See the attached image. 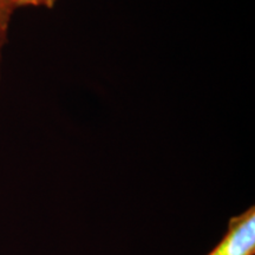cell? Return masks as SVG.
I'll return each mask as SVG.
<instances>
[{
	"label": "cell",
	"mask_w": 255,
	"mask_h": 255,
	"mask_svg": "<svg viewBox=\"0 0 255 255\" xmlns=\"http://www.w3.org/2000/svg\"><path fill=\"white\" fill-rule=\"evenodd\" d=\"M6 36H7V33H4V32H0V52H1L2 46H4V44H5V41H6Z\"/></svg>",
	"instance_id": "obj_4"
},
{
	"label": "cell",
	"mask_w": 255,
	"mask_h": 255,
	"mask_svg": "<svg viewBox=\"0 0 255 255\" xmlns=\"http://www.w3.org/2000/svg\"><path fill=\"white\" fill-rule=\"evenodd\" d=\"M255 208L252 206L240 215L229 219L228 229L221 241L207 255H254Z\"/></svg>",
	"instance_id": "obj_1"
},
{
	"label": "cell",
	"mask_w": 255,
	"mask_h": 255,
	"mask_svg": "<svg viewBox=\"0 0 255 255\" xmlns=\"http://www.w3.org/2000/svg\"><path fill=\"white\" fill-rule=\"evenodd\" d=\"M58 0H14L17 7H45L53 8Z\"/></svg>",
	"instance_id": "obj_3"
},
{
	"label": "cell",
	"mask_w": 255,
	"mask_h": 255,
	"mask_svg": "<svg viewBox=\"0 0 255 255\" xmlns=\"http://www.w3.org/2000/svg\"><path fill=\"white\" fill-rule=\"evenodd\" d=\"M14 9V0H0V32L7 33L9 20Z\"/></svg>",
	"instance_id": "obj_2"
}]
</instances>
